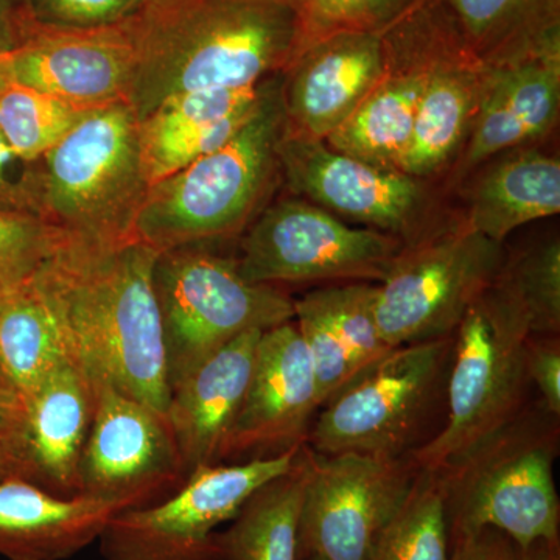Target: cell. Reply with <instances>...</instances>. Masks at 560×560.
<instances>
[{
    "mask_svg": "<svg viewBox=\"0 0 560 560\" xmlns=\"http://www.w3.org/2000/svg\"><path fill=\"white\" fill-rule=\"evenodd\" d=\"M453 337L394 348L324 405L305 444L323 455L411 458L447 422Z\"/></svg>",
    "mask_w": 560,
    "mask_h": 560,
    "instance_id": "6",
    "label": "cell"
},
{
    "mask_svg": "<svg viewBox=\"0 0 560 560\" xmlns=\"http://www.w3.org/2000/svg\"><path fill=\"white\" fill-rule=\"evenodd\" d=\"M282 84L279 73L256 113L223 147L149 187L136 241L164 253L232 237L248 226L279 168Z\"/></svg>",
    "mask_w": 560,
    "mask_h": 560,
    "instance_id": "4",
    "label": "cell"
},
{
    "mask_svg": "<svg viewBox=\"0 0 560 560\" xmlns=\"http://www.w3.org/2000/svg\"><path fill=\"white\" fill-rule=\"evenodd\" d=\"M95 407V383L73 359L62 361L27 400L21 455L25 480L55 495H79V466Z\"/></svg>",
    "mask_w": 560,
    "mask_h": 560,
    "instance_id": "21",
    "label": "cell"
},
{
    "mask_svg": "<svg viewBox=\"0 0 560 560\" xmlns=\"http://www.w3.org/2000/svg\"><path fill=\"white\" fill-rule=\"evenodd\" d=\"M153 285L171 389L238 335L294 319V300L287 291L248 282L237 259L202 245L160 253Z\"/></svg>",
    "mask_w": 560,
    "mask_h": 560,
    "instance_id": "8",
    "label": "cell"
},
{
    "mask_svg": "<svg viewBox=\"0 0 560 560\" xmlns=\"http://www.w3.org/2000/svg\"><path fill=\"white\" fill-rule=\"evenodd\" d=\"M33 278L0 290V366L25 404L51 371L72 359L60 320Z\"/></svg>",
    "mask_w": 560,
    "mask_h": 560,
    "instance_id": "28",
    "label": "cell"
},
{
    "mask_svg": "<svg viewBox=\"0 0 560 560\" xmlns=\"http://www.w3.org/2000/svg\"><path fill=\"white\" fill-rule=\"evenodd\" d=\"M300 448L272 458L195 467L168 499L117 512L98 539L103 558L224 560L215 529L231 522L265 482L285 474Z\"/></svg>",
    "mask_w": 560,
    "mask_h": 560,
    "instance_id": "11",
    "label": "cell"
},
{
    "mask_svg": "<svg viewBox=\"0 0 560 560\" xmlns=\"http://www.w3.org/2000/svg\"><path fill=\"white\" fill-rule=\"evenodd\" d=\"M66 237L35 213L0 210V290L32 279Z\"/></svg>",
    "mask_w": 560,
    "mask_h": 560,
    "instance_id": "33",
    "label": "cell"
},
{
    "mask_svg": "<svg viewBox=\"0 0 560 560\" xmlns=\"http://www.w3.org/2000/svg\"><path fill=\"white\" fill-rule=\"evenodd\" d=\"M370 560H451L447 512L436 470L420 469Z\"/></svg>",
    "mask_w": 560,
    "mask_h": 560,
    "instance_id": "30",
    "label": "cell"
},
{
    "mask_svg": "<svg viewBox=\"0 0 560 560\" xmlns=\"http://www.w3.org/2000/svg\"><path fill=\"white\" fill-rule=\"evenodd\" d=\"M307 481V445L293 466L257 489L217 533L224 560H298V530Z\"/></svg>",
    "mask_w": 560,
    "mask_h": 560,
    "instance_id": "29",
    "label": "cell"
},
{
    "mask_svg": "<svg viewBox=\"0 0 560 560\" xmlns=\"http://www.w3.org/2000/svg\"><path fill=\"white\" fill-rule=\"evenodd\" d=\"M279 168L291 190L345 221L416 245L447 223L438 220L429 183L357 160L326 140L283 132Z\"/></svg>",
    "mask_w": 560,
    "mask_h": 560,
    "instance_id": "13",
    "label": "cell"
},
{
    "mask_svg": "<svg viewBox=\"0 0 560 560\" xmlns=\"http://www.w3.org/2000/svg\"><path fill=\"white\" fill-rule=\"evenodd\" d=\"M9 80L92 110L128 103L136 73L131 20L102 28L33 25L24 39L2 51Z\"/></svg>",
    "mask_w": 560,
    "mask_h": 560,
    "instance_id": "16",
    "label": "cell"
},
{
    "mask_svg": "<svg viewBox=\"0 0 560 560\" xmlns=\"http://www.w3.org/2000/svg\"><path fill=\"white\" fill-rule=\"evenodd\" d=\"M560 33L497 65L486 66L474 127L448 186H458L497 154L537 145L559 121Z\"/></svg>",
    "mask_w": 560,
    "mask_h": 560,
    "instance_id": "18",
    "label": "cell"
},
{
    "mask_svg": "<svg viewBox=\"0 0 560 560\" xmlns=\"http://www.w3.org/2000/svg\"><path fill=\"white\" fill-rule=\"evenodd\" d=\"M147 243L66 237L35 275L68 340L92 378L167 412V359Z\"/></svg>",
    "mask_w": 560,
    "mask_h": 560,
    "instance_id": "1",
    "label": "cell"
},
{
    "mask_svg": "<svg viewBox=\"0 0 560 560\" xmlns=\"http://www.w3.org/2000/svg\"><path fill=\"white\" fill-rule=\"evenodd\" d=\"M132 28L139 121L186 92L257 86L285 72L305 44L283 0H147Z\"/></svg>",
    "mask_w": 560,
    "mask_h": 560,
    "instance_id": "2",
    "label": "cell"
},
{
    "mask_svg": "<svg viewBox=\"0 0 560 560\" xmlns=\"http://www.w3.org/2000/svg\"><path fill=\"white\" fill-rule=\"evenodd\" d=\"M514 550L515 544L506 534L488 528L452 541L451 560H512Z\"/></svg>",
    "mask_w": 560,
    "mask_h": 560,
    "instance_id": "38",
    "label": "cell"
},
{
    "mask_svg": "<svg viewBox=\"0 0 560 560\" xmlns=\"http://www.w3.org/2000/svg\"><path fill=\"white\" fill-rule=\"evenodd\" d=\"M275 77L243 90L186 92L151 110L139 121L140 158L149 186L234 138L256 113Z\"/></svg>",
    "mask_w": 560,
    "mask_h": 560,
    "instance_id": "22",
    "label": "cell"
},
{
    "mask_svg": "<svg viewBox=\"0 0 560 560\" xmlns=\"http://www.w3.org/2000/svg\"><path fill=\"white\" fill-rule=\"evenodd\" d=\"M33 25L54 28H102L131 20L145 0H24Z\"/></svg>",
    "mask_w": 560,
    "mask_h": 560,
    "instance_id": "34",
    "label": "cell"
},
{
    "mask_svg": "<svg viewBox=\"0 0 560 560\" xmlns=\"http://www.w3.org/2000/svg\"><path fill=\"white\" fill-rule=\"evenodd\" d=\"M0 210L38 215L35 162L21 160L0 135Z\"/></svg>",
    "mask_w": 560,
    "mask_h": 560,
    "instance_id": "37",
    "label": "cell"
},
{
    "mask_svg": "<svg viewBox=\"0 0 560 560\" xmlns=\"http://www.w3.org/2000/svg\"><path fill=\"white\" fill-rule=\"evenodd\" d=\"M5 80H9V77H7L5 69H3L2 51H0V84H2Z\"/></svg>",
    "mask_w": 560,
    "mask_h": 560,
    "instance_id": "44",
    "label": "cell"
},
{
    "mask_svg": "<svg viewBox=\"0 0 560 560\" xmlns=\"http://www.w3.org/2000/svg\"><path fill=\"white\" fill-rule=\"evenodd\" d=\"M495 282L528 319L530 334L560 335L558 235L506 254Z\"/></svg>",
    "mask_w": 560,
    "mask_h": 560,
    "instance_id": "32",
    "label": "cell"
},
{
    "mask_svg": "<svg viewBox=\"0 0 560 560\" xmlns=\"http://www.w3.org/2000/svg\"><path fill=\"white\" fill-rule=\"evenodd\" d=\"M503 243L459 219L405 246L377 283L375 318L390 349L453 337L506 259Z\"/></svg>",
    "mask_w": 560,
    "mask_h": 560,
    "instance_id": "9",
    "label": "cell"
},
{
    "mask_svg": "<svg viewBox=\"0 0 560 560\" xmlns=\"http://www.w3.org/2000/svg\"><path fill=\"white\" fill-rule=\"evenodd\" d=\"M11 477L25 478L24 460L16 445L0 436V481Z\"/></svg>",
    "mask_w": 560,
    "mask_h": 560,
    "instance_id": "42",
    "label": "cell"
},
{
    "mask_svg": "<svg viewBox=\"0 0 560 560\" xmlns=\"http://www.w3.org/2000/svg\"><path fill=\"white\" fill-rule=\"evenodd\" d=\"M528 319L493 280L453 334L447 422L416 453L420 467L438 469L510 423L534 400L526 374Z\"/></svg>",
    "mask_w": 560,
    "mask_h": 560,
    "instance_id": "7",
    "label": "cell"
},
{
    "mask_svg": "<svg viewBox=\"0 0 560 560\" xmlns=\"http://www.w3.org/2000/svg\"><path fill=\"white\" fill-rule=\"evenodd\" d=\"M560 416L530 401L510 423L434 469L440 475L452 541L493 528L518 548L560 540L555 482Z\"/></svg>",
    "mask_w": 560,
    "mask_h": 560,
    "instance_id": "3",
    "label": "cell"
},
{
    "mask_svg": "<svg viewBox=\"0 0 560 560\" xmlns=\"http://www.w3.org/2000/svg\"><path fill=\"white\" fill-rule=\"evenodd\" d=\"M448 24L433 3L383 33L386 68L374 90L326 142L368 164L394 168L410 142L412 125Z\"/></svg>",
    "mask_w": 560,
    "mask_h": 560,
    "instance_id": "15",
    "label": "cell"
},
{
    "mask_svg": "<svg viewBox=\"0 0 560 560\" xmlns=\"http://www.w3.org/2000/svg\"><path fill=\"white\" fill-rule=\"evenodd\" d=\"M469 230L503 243L534 221L560 212V161L537 145L497 154L458 184Z\"/></svg>",
    "mask_w": 560,
    "mask_h": 560,
    "instance_id": "26",
    "label": "cell"
},
{
    "mask_svg": "<svg viewBox=\"0 0 560 560\" xmlns=\"http://www.w3.org/2000/svg\"><path fill=\"white\" fill-rule=\"evenodd\" d=\"M420 469L412 456L323 455L307 445L298 560H370Z\"/></svg>",
    "mask_w": 560,
    "mask_h": 560,
    "instance_id": "12",
    "label": "cell"
},
{
    "mask_svg": "<svg viewBox=\"0 0 560 560\" xmlns=\"http://www.w3.org/2000/svg\"><path fill=\"white\" fill-rule=\"evenodd\" d=\"M114 501L60 497L21 477L0 481V556L68 560L101 539L117 512Z\"/></svg>",
    "mask_w": 560,
    "mask_h": 560,
    "instance_id": "25",
    "label": "cell"
},
{
    "mask_svg": "<svg viewBox=\"0 0 560 560\" xmlns=\"http://www.w3.org/2000/svg\"><path fill=\"white\" fill-rule=\"evenodd\" d=\"M526 374L539 393L540 404L551 415L560 416V338L559 335L530 334L526 341Z\"/></svg>",
    "mask_w": 560,
    "mask_h": 560,
    "instance_id": "36",
    "label": "cell"
},
{
    "mask_svg": "<svg viewBox=\"0 0 560 560\" xmlns=\"http://www.w3.org/2000/svg\"><path fill=\"white\" fill-rule=\"evenodd\" d=\"M95 407L79 466V495L140 510L178 492L189 477L167 412L95 381Z\"/></svg>",
    "mask_w": 560,
    "mask_h": 560,
    "instance_id": "14",
    "label": "cell"
},
{
    "mask_svg": "<svg viewBox=\"0 0 560 560\" xmlns=\"http://www.w3.org/2000/svg\"><path fill=\"white\" fill-rule=\"evenodd\" d=\"M301 18L305 31V44L324 33L334 31L331 0H283Z\"/></svg>",
    "mask_w": 560,
    "mask_h": 560,
    "instance_id": "40",
    "label": "cell"
},
{
    "mask_svg": "<svg viewBox=\"0 0 560 560\" xmlns=\"http://www.w3.org/2000/svg\"><path fill=\"white\" fill-rule=\"evenodd\" d=\"M512 560H560V540H536L525 548L515 545Z\"/></svg>",
    "mask_w": 560,
    "mask_h": 560,
    "instance_id": "43",
    "label": "cell"
},
{
    "mask_svg": "<svg viewBox=\"0 0 560 560\" xmlns=\"http://www.w3.org/2000/svg\"><path fill=\"white\" fill-rule=\"evenodd\" d=\"M482 66L522 54L560 32V0H431Z\"/></svg>",
    "mask_w": 560,
    "mask_h": 560,
    "instance_id": "27",
    "label": "cell"
},
{
    "mask_svg": "<svg viewBox=\"0 0 560 560\" xmlns=\"http://www.w3.org/2000/svg\"><path fill=\"white\" fill-rule=\"evenodd\" d=\"M139 149V119L128 103L84 114L35 162L38 217L81 241H135L149 191Z\"/></svg>",
    "mask_w": 560,
    "mask_h": 560,
    "instance_id": "5",
    "label": "cell"
},
{
    "mask_svg": "<svg viewBox=\"0 0 560 560\" xmlns=\"http://www.w3.org/2000/svg\"><path fill=\"white\" fill-rule=\"evenodd\" d=\"M31 28L24 0H0V51L16 47Z\"/></svg>",
    "mask_w": 560,
    "mask_h": 560,
    "instance_id": "41",
    "label": "cell"
},
{
    "mask_svg": "<svg viewBox=\"0 0 560 560\" xmlns=\"http://www.w3.org/2000/svg\"><path fill=\"white\" fill-rule=\"evenodd\" d=\"M86 113L13 80L0 84V135L27 162L40 160Z\"/></svg>",
    "mask_w": 560,
    "mask_h": 560,
    "instance_id": "31",
    "label": "cell"
},
{
    "mask_svg": "<svg viewBox=\"0 0 560 560\" xmlns=\"http://www.w3.org/2000/svg\"><path fill=\"white\" fill-rule=\"evenodd\" d=\"M377 283H331L294 300V324L311 355L319 408L389 353L375 318Z\"/></svg>",
    "mask_w": 560,
    "mask_h": 560,
    "instance_id": "20",
    "label": "cell"
},
{
    "mask_svg": "<svg viewBox=\"0 0 560 560\" xmlns=\"http://www.w3.org/2000/svg\"><path fill=\"white\" fill-rule=\"evenodd\" d=\"M261 331L238 335L172 386L167 418L189 474L195 467L221 463Z\"/></svg>",
    "mask_w": 560,
    "mask_h": 560,
    "instance_id": "23",
    "label": "cell"
},
{
    "mask_svg": "<svg viewBox=\"0 0 560 560\" xmlns=\"http://www.w3.org/2000/svg\"><path fill=\"white\" fill-rule=\"evenodd\" d=\"M385 68L383 33L335 28L308 40L283 72L285 132L326 140L374 90Z\"/></svg>",
    "mask_w": 560,
    "mask_h": 560,
    "instance_id": "19",
    "label": "cell"
},
{
    "mask_svg": "<svg viewBox=\"0 0 560 560\" xmlns=\"http://www.w3.org/2000/svg\"><path fill=\"white\" fill-rule=\"evenodd\" d=\"M25 416H27V404L24 397L0 366V436L13 442L20 453Z\"/></svg>",
    "mask_w": 560,
    "mask_h": 560,
    "instance_id": "39",
    "label": "cell"
},
{
    "mask_svg": "<svg viewBox=\"0 0 560 560\" xmlns=\"http://www.w3.org/2000/svg\"><path fill=\"white\" fill-rule=\"evenodd\" d=\"M307 560H319V559H316V558H311V559H307Z\"/></svg>",
    "mask_w": 560,
    "mask_h": 560,
    "instance_id": "45",
    "label": "cell"
},
{
    "mask_svg": "<svg viewBox=\"0 0 560 560\" xmlns=\"http://www.w3.org/2000/svg\"><path fill=\"white\" fill-rule=\"evenodd\" d=\"M429 0H331L335 28L385 33Z\"/></svg>",
    "mask_w": 560,
    "mask_h": 560,
    "instance_id": "35",
    "label": "cell"
},
{
    "mask_svg": "<svg viewBox=\"0 0 560 560\" xmlns=\"http://www.w3.org/2000/svg\"><path fill=\"white\" fill-rule=\"evenodd\" d=\"M405 243L355 226L304 198L264 210L242 241L243 279L260 285L371 282L385 279Z\"/></svg>",
    "mask_w": 560,
    "mask_h": 560,
    "instance_id": "10",
    "label": "cell"
},
{
    "mask_svg": "<svg viewBox=\"0 0 560 560\" xmlns=\"http://www.w3.org/2000/svg\"><path fill=\"white\" fill-rule=\"evenodd\" d=\"M485 77L486 66L464 49L448 27L397 171L429 183L453 167L474 127Z\"/></svg>",
    "mask_w": 560,
    "mask_h": 560,
    "instance_id": "24",
    "label": "cell"
},
{
    "mask_svg": "<svg viewBox=\"0 0 560 560\" xmlns=\"http://www.w3.org/2000/svg\"><path fill=\"white\" fill-rule=\"evenodd\" d=\"M318 410L315 371L294 319L261 331L221 463L272 458L300 448Z\"/></svg>",
    "mask_w": 560,
    "mask_h": 560,
    "instance_id": "17",
    "label": "cell"
},
{
    "mask_svg": "<svg viewBox=\"0 0 560 560\" xmlns=\"http://www.w3.org/2000/svg\"><path fill=\"white\" fill-rule=\"evenodd\" d=\"M145 2H147V0H145Z\"/></svg>",
    "mask_w": 560,
    "mask_h": 560,
    "instance_id": "46",
    "label": "cell"
}]
</instances>
